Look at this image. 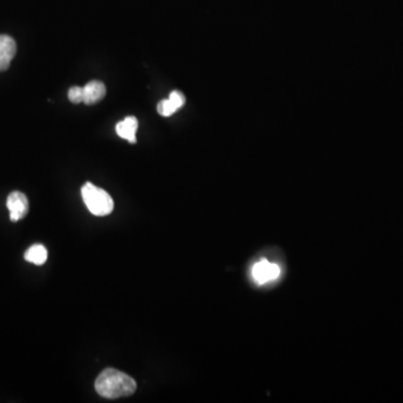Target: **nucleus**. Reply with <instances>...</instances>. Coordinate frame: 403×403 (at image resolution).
Here are the masks:
<instances>
[{
    "label": "nucleus",
    "mask_w": 403,
    "mask_h": 403,
    "mask_svg": "<svg viewBox=\"0 0 403 403\" xmlns=\"http://www.w3.org/2000/svg\"><path fill=\"white\" fill-rule=\"evenodd\" d=\"M94 387L98 394L105 399L129 397L137 390L135 380L116 369H105L101 372Z\"/></svg>",
    "instance_id": "f257e3e1"
},
{
    "label": "nucleus",
    "mask_w": 403,
    "mask_h": 403,
    "mask_svg": "<svg viewBox=\"0 0 403 403\" xmlns=\"http://www.w3.org/2000/svg\"><path fill=\"white\" fill-rule=\"evenodd\" d=\"M81 194L86 207L93 216H109L114 211V200L105 190L86 183L81 190Z\"/></svg>",
    "instance_id": "f03ea898"
},
{
    "label": "nucleus",
    "mask_w": 403,
    "mask_h": 403,
    "mask_svg": "<svg viewBox=\"0 0 403 403\" xmlns=\"http://www.w3.org/2000/svg\"><path fill=\"white\" fill-rule=\"evenodd\" d=\"M281 269L277 263L270 262L267 259H262L253 265L251 269V277L258 285H265L271 281H277L281 277Z\"/></svg>",
    "instance_id": "7ed1b4c3"
},
{
    "label": "nucleus",
    "mask_w": 403,
    "mask_h": 403,
    "mask_svg": "<svg viewBox=\"0 0 403 403\" xmlns=\"http://www.w3.org/2000/svg\"><path fill=\"white\" fill-rule=\"evenodd\" d=\"M7 207L10 209V221H19L28 213L27 197L22 192H12L7 198Z\"/></svg>",
    "instance_id": "20e7f679"
},
{
    "label": "nucleus",
    "mask_w": 403,
    "mask_h": 403,
    "mask_svg": "<svg viewBox=\"0 0 403 403\" xmlns=\"http://www.w3.org/2000/svg\"><path fill=\"white\" fill-rule=\"evenodd\" d=\"M16 51L15 40L8 35H0V72L8 70L12 59L15 57Z\"/></svg>",
    "instance_id": "39448f33"
},
{
    "label": "nucleus",
    "mask_w": 403,
    "mask_h": 403,
    "mask_svg": "<svg viewBox=\"0 0 403 403\" xmlns=\"http://www.w3.org/2000/svg\"><path fill=\"white\" fill-rule=\"evenodd\" d=\"M185 105V96L181 91H172L168 99L161 100L157 105L158 114L163 117H170Z\"/></svg>",
    "instance_id": "423d86ee"
},
{
    "label": "nucleus",
    "mask_w": 403,
    "mask_h": 403,
    "mask_svg": "<svg viewBox=\"0 0 403 403\" xmlns=\"http://www.w3.org/2000/svg\"><path fill=\"white\" fill-rule=\"evenodd\" d=\"M107 88L101 81H91L83 86V103L91 105H96L105 98Z\"/></svg>",
    "instance_id": "0eeeda50"
},
{
    "label": "nucleus",
    "mask_w": 403,
    "mask_h": 403,
    "mask_svg": "<svg viewBox=\"0 0 403 403\" xmlns=\"http://www.w3.org/2000/svg\"><path fill=\"white\" fill-rule=\"evenodd\" d=\"M138 129V120L135 117H127L120 122L117 123L116 131L120 138L126 139L130 144H135V133Z\"/></svg>",
    "instance_id": "6e6552de"
},
{
    "label": "nucleus",
    "mask_w": 403,
    "mask_h": 403,
    "mask_svg": "<svg viewBox=\"0 0 403 403\" xmlns=\"http://www.w3.org/2000/svg\"><path fill=\"white\" fill-rule=\"evenodd\" d=\"M25 260L36 265H44L47 260V250L42 244H34L25 252Z\"/></svg>",
    "instance_id": "1a4fd4ad"
},
{
    "label": "nucleus",
    "mask_w": 403,
    "mask_h": 403,
    "mask_svg": "<svg viewBox=\"0 0 403 403\" xmlns=\"http://www.w3.org/2000/svg\"><path fill=\"white\" fill-rule=\"evenodd\" d=\"M68 100L72 103H75V105L83 102V88H81V86H73V88L68 90Z\"/></svg>",
    "instance_id": "9d476101"
}]
</instances>
